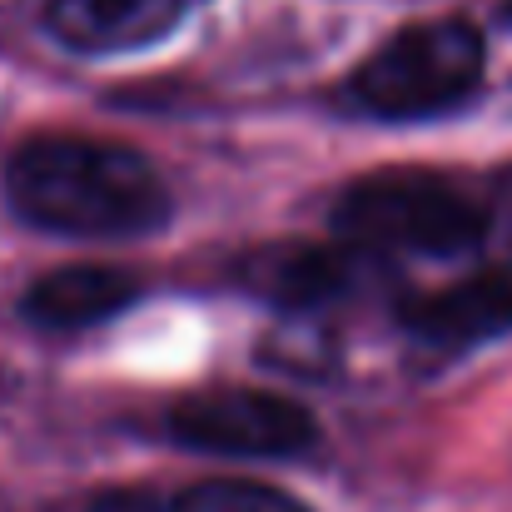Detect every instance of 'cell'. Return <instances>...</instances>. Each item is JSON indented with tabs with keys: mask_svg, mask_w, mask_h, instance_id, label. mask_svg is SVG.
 Segmentation results:
<instances>
[{
	"mask_svg": "<svg viewBox=\"0 0 512 512\" xmlns=\"http://www.w3.org/2000/svg\"><path fill=\"white\" fill-rule=\"evenodd\" d=\"M10 209L65 239H140L174 214L170 184L140 150L90 135H35L5 165Z\"/></svg>",
	"mask_w": 512,
	"mask_h": 512,
	"instance_id": "1",
	"label": "cell"
},
{
	"mask_svg": "<svg viewBox=\"0 0 512 512\" xmlns=\"http://www.w3.org/2000/svg\"><path fill=\"white\" fill-rule=\"evenodd\" d=\"M339 244L378 254H423L458 259L493 244L498 209L463 179L438 170H373L343 184L329 214Z\"/></svg>",
	"mask_w": 512,
	"mask_h": 512,
	"instance_id": "2",
	"label": "cell"
},
{
	"mask_svg": "<svg viewBox=\"0 0 512 512\" xmlns=\"http://www.w3.org/2000/svg\"><path fill=\"white\" fill-rule=\"evenodd\" d=\"M488 70V40L473 20L443 15L388 35L343 85V105L373 120H428L478 95Z\"/></svg>",
	"mask_w": 512,
	"mask_h": 512,
	"instance_id": "3",
	"label": "cell"
},
{
	"mask_svg": "<svg viewBox=\"0 0 512 512\" xmlns=\"http://www.w3.org/2000/svg\"><path fill=\"white\" fill-rule=\"evenodd\" d=\"M165 438L214 458H304L319 448V423L269 388H204L170 403Z\"/></svg>",
	"mask_w": 512,
	"mask_h": 512,
	"instance_id": "4",
	"label": "cell"
},
{
	"mask_svg": "<svg viewBox=\"0 0 512 512\" xmlns=\"http://www.w3.org/2000/svg\"><path fill=\"white\" fill-rule=\"evenodd\" d=\"M194 0H35L40 30L75 55H135L170 40Z\"/></svg>",
	"mask_w": 512,
	"mask_h": 512,
	"instance_id": "5",
	"label": "cell"
},
{
	"mask_svg": "<svg viewBox=\"0 0 512 512\" xmlns=\"http://www.w3.org/2000/svg\"><path fill=\"white\" fill-rule=\"evenodd\" d=\"M398 324L433 353H468L512 334V269H483L398 304Z\"/></svg>",
	"mask_w": 512,
	"mask_h": 512,
	"instance_id": "6",
	"label": "cell"
},
{
	"mask_svg": "<svg viewBox=\"0 0 512 512\" xmlns=\"http://www.w3.org/2000/svg\"><path fill=\"white\" fill-rule=\"evenodd\" d=\"M358 249H329V244H264L234 264V284L254 294L269 309L284 314H314L353 289L358 279Z\"/></svg>",
	"mask_w": 512,
	"mask_h": 512,
	"instance_id": "7",
	"label": "cell"
},
{
	"mask_svg": "<svg viewBox=\"0 0 512 512\" xmlns=\"http://www.w3.org/2000/svg\"><path fill=\"white\" fill-rule=\"evenodd\" d=\"M140 294H145L140 274H130L120 264H60V269L40 274L25 289L20 309H25V319L35 329L80 334V329L120 319Z\"/></svg>",
	"mask_w": 512,
	"mask_h": 512,
	"instance_id": "8",
	"label": "cell"
},
{
	"mask_svg": "<svg viewBox=\"0 0 512 512\" xmlns=\"http://www.w3.org/2000/svg\"><path fill=\"white\" fill-rule=\"evenodd\" d=\"M165 512H314V508L299 503L294 493L274 488V483H254V478H204V483L179 488Z\"/></svg>",
	"mask_w": 512,
	"mask_h": 512,
	"instance_id": "9",
	"label": "cell"
},
{
	"mask_svg": "<svg viewBox=\"0 0 512 512\" xmlns=\"http://www.w3.org/2000/svg\"><path fill=\"white\" fill-rule=\"evenodd\" d=\"M90 512H165L150 493H105V498H95Z\"/></svg>",
	"mask_w": 512,
	"mask_h": 512,
	"instance_id": "10",
	"label": "cell"
}]
</instances>
